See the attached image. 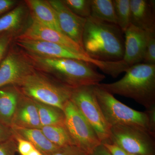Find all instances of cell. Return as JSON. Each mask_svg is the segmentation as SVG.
<instances>
[{"mask_svg":"<svg viewBox=\"0 0 155 155\" xmlns=\"http://www.w3.org/2000/svg\"><path fill=\"white\" fill-rule=\"evenodd\" d=\"M123 33L117 25L89 17L84 29L82 47L87 55L98 61H121L125 50Z\"/></svg>","mask_w":155,"mask_h":155,"instance_id":"6da1fadb","label":"cell"},{"mask_svg":"<svg viewBox=\"0 0 155 155\" xmlns=\"http://www.w3.org/2000/svg\"><path fill=\"white\" fill-rule=\"evenodd\" d=\"M97 86L111 94L132 99L147 110L155 106V64H135L120 80Z\"/></svg>","mask_w":155,"mask_h":155,"instance_id":"7a4b0ae2","label":"cell"},{"mask_svg":"<svg viewBox=\"0 0 155 155\" xmlns=\"http://www.w3.org/2000/svg\"><path fill=\"white\" fill-rule=\"evenodd\" d=\"M27 56L34 67L50 73L56 80L72 89L95 86L106 78L98 72L93 65L84 61L67 58H42L28 54Z\"/></svg>","mask_w":155,"mask_h":155,"instance_id":"3957f363","label":"cell"},{"mask_svg":"<svg viewBox=\"0 0 155 155\" xmlns=\"http://www.w3.org/2000/svg\"><path fill=\"white\" fill-rule=\"evenodd\" d=\"M16 86L29 98L63 110L70 100L73 89L35 69Z\"/></svg>","mask_w":155,"mask_h":155,"instance_id":"277c9868","label":"cell"},{"mask_svg":"<svg viewBox=\"0 0 155 155\" xmlns=\"http://www.w3.org/2000/svg\"><path fill=\"white\" fill-rule=\"evenodd\" d=\"M94 91L104 116L111 127L117 125L133 126L146 130L155 137V128L151 124L146 111L134 110L97 85L94 86Z\"/></svg>","mask_w":155,"mask_h":155,"instance_id":"5b68a950","label":"cell"},{"mask_svg":"<svg viewBox=\"0 0 155 155\" xmlns=\"http://www.w3.org/2000/svg\"><path fill=\"white\" fill-rule=\"evenodd\" d=\"M70 100L93 127L101 143H111V127L106 121L97 101L94 86L73 89Z\"/></svg>","mask_w":155,"mask_h":155,"instance_id":"8992f818","label":"cell"},{"mask_svg":"<svg viewBox=\"0 0 155 155\" xmlns=\"http://www.w3.org/2000/svg\"><path fill=\"white\" fill-rule=\"evenodd\" d=\"M155 136L146 130L128 125L111 127V141L129 154L155 155Z\"/></svg>","mask_w":155,"mask_h":155,"instance_id":"52a82bcc","label":"cell"},{"mask_svg":"<svg viewBox=\"0 0 155 155\" xmlns=\"http://www.w3.org/2000/svg\"><path fill=\"white\" fill-rule=\"evenodd\" d=\"M64 111L65 127L76 146L90 154L102 144L93 127L71 100L66 104Z\"/></svg>","mask_w":155,"mask_h":155,"instance_id":"ba28073f","label":"cell"},{"mask_svg":"<svg viewBox=\"0 0 155 155\" xmlns=\"http://www.w3.org/2000/svg\"><path fill=\"white\" fill-rule=\"evenodd\" d=\"M27 56L11 50L0 64V88L8 85L17 86L35 70Z\"/></svg>","mask_w":155,"mask_h":155,"instance_id":"9c48e42d","label":"cell"},{"mask_svg":"<svg viewBox=\"0 0 155 155\" xmlns=\"http://www.w3.org/2000/svg\"><path fill=\"white\" fill-rule=\"evenodd\" d=\"M16 43L28 54L45 58L75 59L89 64L95 62L86 54L74 51L53 43L16 38Z\"/></svg>","mask_w":155,"mask_h":155,"instance_id":"30bf717a","label":"cell"},{"mask_svg":"<svg viewBox=\"0 0 155 155\" xmlns=\"http://www.w3.org/2000/svg\"><path fill=\"white\" fill-rule=\"evenodd\" d=\"M29 19L25 29L17 38L53 43L74 51L86 54L82 47L64 34L43 25L31 15Z\"/></svg>","mask_w":155,"mask_h":155,"instance_id":"8fae6325","label":"cell"},{"mask_svg":"<svg viewBox=\"0 0 155 155\" xmlns=\"http://www.w3.org/2000/svg\"><path fill=\"white\" fill-rule=\"evenodd\" d=\"M48 1L55 12L62 33L82 47V35L87 19L73 13L63 1Z\"/></svg>","mask_w":155,"mask_h":155,"instance_id":"7c38bea8","label":"cell"},{"mask_svg":"<svg viewBox=\"0 0 155 155\" xmlns=\"http://www.w3.org/2000/svg\"><path fill=\"white\" fill-rule=\"evenodd\" d=\"M125 33V50L123 60L129 67L142 62L148 31L130 24Z\"/></svg>","mask_w":155,"mask_h":155,"instance_id":"4fadbf2b","label":"cell"},{"mask_svg":"<svg viewBox=\"0 0 155 155\" xmlns=\"http://www.w3.org/2000/svg\"><path fill=\"white\" fill-rule=\"evenodd\" d=\"M130 24L146 31H155L154 0H130Z\"/></svg>","mask_w":155,"mask_h":155,"instance_id":"5bb4252c","label":"cell"},{"mask_svg":"<svg viewBox=\"0 0 155 155\" xmlns=\"http://www.w3.org/2000/svg\"><path fill=\"white\" fill-rule=\"evenodd\" d=\"M11 127L41 128L38 111L35 101L22 94L14 114Z\"/></svg>","mask_w":155,"mask_h":155,"instance_id":"9a60e30c","label":"cell"},{"mask_svg":"<svg viewBox=\"0 0 155 155\" xmlns=\"http://www.w3.org/2000/svg\"><path fill=\"white\" fill-rule=\"evenodd\" d=\"M22 95L18 87L8 85L0 88V122L11 127L17 105Z\"/></svg>","mask_w":155,"mask_h":155,"instance_id":"2e32d148","label":"cell"},{"mask_svg":"<svg viewBox=\"0 0 155 155\" xmlns=\"http://www.w3.org/2000/svg\"><path fill=\"white\" fill-rule=\"evenodd\" d=\"M25 3L30 10L31 15L35 19L43 25L62 33L55 12L48 1L27 0Z\"/></svg>","mask_w":155,"mask_h":155,"instance_id":"e0dca14e","label":"cell"},{"mask_svg":"<svg viewBox=\"0 0 155 155\" xmlns=\"http://www.w3.org/2000/svg\"><path fill=\"white\" fill-rule=\"evenodd\" d=\"M11 128L14 134L30 142L43 155H51L59 148L48 139L41 129L17 127Z\"/></svg>","mask_w":155,"mask_h":155,"instance_id":"ac0fdd59","label":"cell"},{"mask_svg":"<svg viewBox=\"0 0 155 155\" xmlns=\"http://www.w3.org/2000/svg\"><path fill=\"white\" fill-rule=\"evenodd\" d=\"M26 15L25 6L19 5L0 17V34L14 33L21 28Z\"/></svg>","mask_w":155,"mask_h":155,"instance_id":"d6986e66","label":"cell"},{"mask_svg":"<svg viewBox=\"0 0 155 155\" xmlns=\"http://www.w3.org/2000/svg\"><path fill=\"white\" fill-rule=\"evenodd\" d=\"M38 111L41 127L51 125H65L64 111L60 108L34 101Z\"/></svg>","mask_w":155,"mask_h":155,"instance_id":"ffe728a7","label":"cell"},{"mask_svg":"<svg viewBox=\"0 0 155 155\" xmlns=\"http://www.w3.org/2000/svg\"><path fill=\"white\" fill-rule=\"evenodd\" d=\"M91 17L117 25L113 0H91Z\"/></svg>","mask_w":155,"mask_h":155,"instance_id":"44dd1931","label":"cell"},{"mask_svg":"<svg viewBox=\"0 0 155 155\" xmlns=\"http://www.w3.org/2000/svg\"><path fill=\"white\" fill-rule=\"evenodd\" d=\"M40 129L48 139L58 147L76 145L65 125L42 126Z\"/></svg>","mask_w":155,"mask_h":155,"instance_id":"7402d4cb","label":"cell"},{"mask_svg":"<svg viewBox=\"0 0 155 155\" xmlns=\"http://www.w3.org/2000/svg\"><path fill=\"white\" fill-rule=\"evenodd\" d=\"M117 25L124 32L130 24V0H113Z\"/></svg>","mask_w":155,"mask_h":155,"instance_id":"603a6c76","label":"cell"},{"mask_svg":"<svg viewBox=\"0 0 155 155\" xmlns=\"http://www.w3.org/2000/svg\"><path fill=\"white\" fill-rule=\"evenodd\" d=\"M63 2L73 13L87 19L91 15V0H64Z\"/></svg>","mask_w":155,"mask_h":155,"instance_id":"cb8c5ba5","label":"cell"},{"mask_svg":"<svg viewBox=\"0 0 155 155\" xmlns=\"http://www.w3.org/2000/svg\"><path fill=\"white\" fill-rule=\"evenodd\" d=\"M143 63L155 64V31H148Z\"/></svg>","mask_w":155,"mask_h":155,"instance_id":"d4e9b609","label":"cell"},{"mask_svg":"<svg viewBox=\"0 0 155 155\" xmlns=\"http://www.w3.org/2000/svg\"><path fill=\"white\" fill-rule=\"evenodd\" d=\"M51 155H89L86 152L76 145L59 147Z\"/></svg>","mask_w":155,"mask_h":155,"instance_id":"484cf974","label":"cell"},{"mask_svg":"<svg viewBox=\"0 0 155 155\" xmlns=\"http://www.w3.org/2000/svg\"><path fill=\"white\" fill-rule=\"evenodd\" d=\"M17 142L14 137L0 143V155H16Z\"/></svg>","mask_w":155,"mask_h":155,"instance_id":"4316f807","label":"cell"},{"mask_svg":"<svg viewBox=\"0 0 155 155\" xmlns=\"http://www.w3.org/2000/svg\"><path fill=\"white\" fill-rule=\"evenodd\" d=\"M14 134V137L17 142V152L20 155H26L35 148L33 145L30 142L19 137Z\"/></svg>","mask_w":155,"mask_h":155,"instance_id":"83f0119b","label":"cell"},{"mask_svg":"<svg viewBox=\"0 0 155 155\" xmlns=\"http://www.w3.org/2000/svg\"><path fill=\"white\" fill-rule=\"evenodd\" d=\"M13 36V33H4L0 34V64L7 52Z\"/></svg>","mask_w":155,"mask_h":155,"instance_id":"f1b7e54d","label":"cell"},{"mask_svg":"<svg viewBox=\"0 0 155 155\" xmlns=\"http://www.w3.org/2000/svg\"><path fill=\"white\" fill-rule=\"evenodd\" d=\"M13 137L14 134L11 127L0 122V143L7 141Z\"/></svg>","mask_w":155,"mask_h":155,"instance_id":"f546056e","label":"cell"},{"mask_svg":"<svg viewBox=\"0 0 155 155\" xmlns=\"http://www.w3.org/2000/svg\"><path fill=\"white\" fill-rule=\"evenodd\" d=\"M102 144L107 149L111 155H129V154L121 147L113 143Z\"/></svg>","mask_w":155,"mask_h":155,"instance_id":"4dcf8cb0","label":"cell"},{"mask_svg":"<svg viewBox=\"0 0 155 155\" xmlns=\"http://www.w3.org/2000/svg\"><path fill=\"white\" fill-rule=\"evenodd\" d=\"M17 3L14 0H0V16L14 8Z\"/></svg>","mask_w":155,"mask_h":155,"instance_id":"1f68e13d","label":"cell"},{"mask_svg":"<svg viewBox=\"0 0 155 155\" xmlns=\"http://www.w3.org/2000/svg\"><path fill=\"white\" fill-rule=\"evenodd\" d=\"M89 155H111L110 153L108 152L107 149L102 144H101L98 147H97Z\"/></svg>","mask_w":155,"mask_h":155,"instance_id":"d6a6232c","label":"cell"},{"mask_svg":"<svg viewBox=\"0 0 155 155\" xmlns=\"http://www.w3.org/2000/svg\"><path fill=\"white\" fill-rule=\"evenodd\" d=\"M26 155H43V154L37 149L35 148Z\"/></svg>","mask_w":155,"mask_h":155,"instance_id":"836d02e7","label":"cell"},{"mask_svg":"<svg viewBox=\"0 0 155 155\" xmlns=\"http://www.w3.org/2000/svg\"><path fill=\"white\" fill-rule=\"evenodd\" d=\"M129 155H135V154H129Z\"/></svg>","mask_w":155,"mask_h":155,"instance_id":"e575fe53","label":"cell"}]
</instances>
